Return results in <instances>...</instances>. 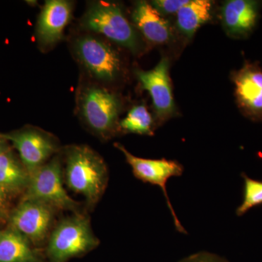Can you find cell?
I'll list each match as a JSON object with an SVG mask.
<instances>
[{"mask_svg": "<svg viewBox=\"0 0 262 262\" xmlns=\"http://www.w3.org/2000/svg\"><path fill=\"white\" fill-rule=\"evenodd\" d=\"M212 3L209 0H192L179 10L177 24L188 37H192L203 24L211 18Z\"/></svg>", "mask_w": 262, "mask_h": 262, "instance_id": "e0dca14e", "label": "cell"}, {"mask_svg": "<svg viewBox=\"0 0 262 262\" xmlns=\"http://www.w3.org/2000/svg\"><path fill=\"white\" fill-rule=\"evenodd\" d=\"M82 121L98 137L108 139L119 128L120 103L116 95L98 84L82 88L77 98Z\"/></svg>", "mask_w": 262, "mask_h": 262, "instance_id": "3957f363", "label": "cell"}, {"mask_svg": "<svg viewBox=\"0 0 262 262\" xmlns=\"http://www.w3.org/2000/svg\"><path fill=\"white\" fill-rule=\"evenodd\" d=\"M235 94L241 107L250 116L262 118V72L246 66L234 77Z\"/></svg>", "mask_w": 262, "mask_h": 262, "instance_id": "7c38bea8", "label": "cell"}, {"mask_svg": "<svg viewBox=\"0 0 262 262\" xmlns=\"http://www.w3.org/2000/svg\"><path fill=\"white\" fill-rule=\"evenodd\" d=\"M81 24L88 30L101 34L134 53L139 49L135 29L121 8L115 3L105 1L91 3L81 19Z\"/></svg>", "mask_w": 262, "mask_h": 262, "instance_id": "5b68a950", "label": "cell"}, {"mask_svg": "<svg viewBox=\"0 0 262 262\" xmlns=\"http://www.w3.org/2000/svg\"><path fill=\"white\" fill-rule=\"evenodd\" d=\"M63 181L72 192L84 196L89 208L97 204L107 187V166L103 158L87 145L65 148Z\"/></svg>", "mask_w": 262, "mask_h": 262, "instance_id": "6da1fadb", "label": "cell"}, {"mask_svg": "<svg viewBox=\"0 0 262 262\" xmlns=\"http://www.w3.org/2000/svg\"><path fill=\"white\" fill-rule=\"evenodd\" d=\"M258 15L257 2L251 0H231L222 10L224 25L234 37H245L252 32Z\"/></svg>", "mask_w": 262, "mask_h": 262, "instance_id": "4fadbf2b", "label": "cell"}, {"mask_svg": "<svg viewBox=\"0 0 262 262\" xmlns=\"http://www.w3.org/2000/svg\"><path fill=\"white\" fill-rule=\"evenodd\" d=\"M179 262H229L214 253L199 252L183 258Z\"/></svg>", "mask_w": 262, "mask_h": 262, "instance_id": "44dd1931", "label": "cell"}, {"mask_svg": "<svg viewBox=\"0 0 262 262\" xmlns=\"http://www.w3.org/2000/svg\"><path fill=\"white\" fill-rule=\"evenodd\" d=\"M132 18L136 27L150 42L163 44L171 39L170 24L151 3L139 2L133 12Z\"/></svg>", "mask_w": 262, "mask_h": 262, "instance_id": "5bb4252c", "label": "cell"}, {"mask_svg": "<svg viewBox=\"0 0 262 262\" xmlns=\"http://www.w3.org/2000/svg\"><path fill=\"white\" fill-rule=\"evenodd\" d=\"M168 68V59L163 58L152 70L136 72L138 80L149 92L157 115L161 119L170 116L175 110Z\"/></svg>", "mask_w": 262, "mask_h": 262, "instance_id": "8fae6325", "label": "cell"}, {"mask_svg": "<svg viewBox=\"0 0 262 262\" xmlns=\"http://www.w3.org/2000/svg\"><path fill=\"white\" fill-rule=\"evenodd\" d=\"M189 2V0H156L151 2V5L160 14H173L178 13Z\"/></svg>", "mask_w": 262, "mask_h": 262, "instance_id": "ffe728a7", "label": "cell"}, {"mask_svg": "<svg viewBox=\"0 0 262 262\" xmlns=\"http://www.w3.org/2000/svg\"><path fill=\"white\" fill-rule=\"evenodd\" d=\"M76 57L94 78L111 82L121 71L118 53L103 39L93 35L77 38L74 43Z\"/></svg>", "mask_w": 262, "mask_h": 262, "instance_id": "ba28073f", "label": "cell"}, {"mask_svg": "<svg viewBox=\"0 0 262 262\" xmlns=\"http://www.w3.org/2000/svg\"><path fill=\"white\" fill-rule=\"evenodd\" d=\"M244 180V199L236 213L243 215L254 207L262 205V182L249 178L243 174Z\"/></svg>", "mask_w": 262, "mask_h": 262, "instance_id": "d6986e66", "label": "cell"}, {"mask_svg": "<svg viewBox=\"0 0 262 262\" xmlns=\"http://www.w3.org/2000/svg\"><path fill=\"white\" fill-rule=\"evenodd\" d=\"M153 121L144 105L134 106L127 116L119 122V128L125 133L139 135L153 136Z\"/></svg>", "mask_w": 262, "mask_h": 262, "instance_id": "ac0fdd59", "label": "cell"}, {"mask_svg": "<svg viewBox=\"0 0 262 262\" xmlns=\"http://www.w3.org/2000/svg\"><path fill=\"white\" fill-rule=\"evenodd\" d=\"M115 147L123 153L127 163L130 165L133 173L136 179L144 183H149L152 185L158 186L163 191L167 205L170 213L173 216L174 225L177 231L181 233L187 234L185 229L179 222L170 198L167 193V182L173 177H180L184 172V168L180 163L176 160H166L165 158L160 160L146 159L138 158L131 154L122 144H115Z\"/></svg>", "mask_w": 262, "mask_h": 262, "instance_id": "9c48e42d", "label": "cell"}, {"mask_svg": "<svg viewBox=\"0 0 262 262\" xmlns=\"http://www.w3.org/2000/svg\"><path fill=\"white\" fill-rule=\"evenodd\" d=\"M3 135L18 151L19 158L29 175L60 150L56 138L39 127L25 126Z\"/></svg>", "mask_w": 262, "mask_h": 262, "instance_id": "52a82bcc", "label": "cell"}, {"mask_svg": "<svg viewBox=\"0 0 262 262\" xmlns=\"http://www.w3.org/2000/svg\"><path fill=\"white\" fill-rule=\"evenodd\" d=\"M57 211L42 202L20 200L18 206L10 211L7 223L33 246H40L49 238Z\"/></svg>", "mask_w": 262, "mask_h": 262, "instance_id": "8992f818", "label": "cell"}, {"mask_svg": "<svg viewBox=\"0 0 262 262\" xmlns=\"http://www.w3.org/2000/svg\"><path fill=\"white\" fill-rule=\"evenodd\" d=\"M10 198L0 188V206L8 212L10 211L9 208Z\"/></svg>", "mask_w": 262, "mask_h": 262, "instance_id": "7402d4cb", "label": "cell"}, {"mask_svg": "<svg viewBox=\"0 0 262 262\" xmlns=\"http://www.w3.org/2000/svg\"><path fill=\"white\" fill-rule=\"evenodd\" d=\"M34 247L9 226L0 229V262H44Z\"/></svg>", "mask_w": 262, "mask_h": 262, "instance_id": "2e32d148", "label": "cell"}, {"mask_svg": "<svg viewBox=\"0 0 262 262\" xmlns=\"http://www.w3.org/2000/svg\"><path fill=\"white\" fill-rule=\"evenodd\" d=\"M63 182L61 160L57 154L31 174L28 187L21 200L42 202L57 211L82 213L81 205L69 195L63 187Z\"/></svg>", "mask_w": 262, "mask_h": 262, "instance_id": "277c9868", "label": "cell"}, {"mask_svg": "<svg viewBox=\"0 0 262 262\" xmlns=\"http://www.w3.org/2000/svg\"><path fill=\"white\" fill-rule=\"evenodd\" d=\"M73 4L66 0L46 2L36 27V37L42 49L51 48L62 39L66 27L70 24Z\"/></svg>", "mask_w": 262, "mask_h": 262, "instance_id": "30bf717a", "label": "cell"}, {"mask_svg": "<svg viewBox=\"0 0 262 262\" xmlns=\"http://www.w3.org/2000/svg\"><path fill=\"white\" fill-rule=\"evenodd\" d=\"M99 245L84 213H74L63 219L53 227L48 239L46 254L48 262H67L72 258L89 253Z\"/></svg>", "mask_w": 262, "mask_h": 262, "instance_id": "7a4b0ae2", "label": "cell"}, {"mask_svg": "<svg viewBox=\"0 0 262 262\" xmlns=\"http://www.w3.org/2000/svg\"><path fill=\"white\" fill-rule=\"evenodd\" d=\"M30 175L13 149L0 155V188L10 198L25 192Z\"/></svg>", "mask_w": 262, "mask_h": 262, "instance_id": "9a60e30c", "label": "cell"}, {"mask_svg": "<svg viewBox=\"0 0 262 262\" xmlns=\"http://www.w3.org/2000/svg\"><path fill=\"white\" fill-rule=\"evenodd\" d=\"M10 212L6 211L3 207L0 206V224L7 223Z\"/></svg>", "mask_w": 262, "mask_h": 262, "instance_id": "cb8c5ba5", "label": "cell"}, {"mask_svg": "<svg viewBox=\"0 0 262 262\" xmlns=\"http://www.w3.org/2000/svg\"><path fill=\"white\" fill-rule=\"evenodd\" d=\"M10 149H12V146L10 145L9 141L5 139L3 133H0V155Z\"/></svg>", "mask_w": 262, "mask_h": 262, "instance_id": "603a6c76", "label": "cell"}]
</instances>
